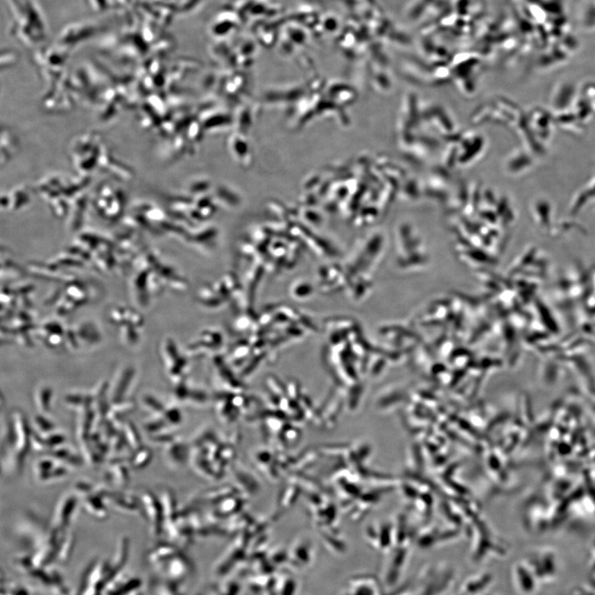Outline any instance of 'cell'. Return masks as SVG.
<instances>
[{
  "label": "cell",
  "mask_w": 595,
  "mask_h": 595,
  "mask_svg": "<svg viewBox=\"0 0 595 595\" xmlns=\"http://www.w3.org/2000/svg\"><path fill=\"white\" fill-rule=\"evenodd\" d=\"M15 16L12 32L25 40L33 42L34 38L44 33L40 12L33 0H8Z\"/></svg>",
  "instance_id": "1"
}]
</instances>
